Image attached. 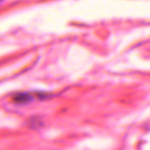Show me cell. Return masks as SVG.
Returning <instances> with one entry per match:
<instances>
[{
  "mask_svg": "<svg viewBox=\"0 0 150 150\" xmlns=\"http://www.w3.org/2000/svg\"><path fill=\"white\" fill-rule=\"evenodd\" d=\"M14 100L16 101V103L25 104V103H29L30 101H32L33 97L29 93H19L17 96H15Z\"/></svg>",
  "mask_w": 150,
  "mask_h": 150,
  "instance_id": "6da1fadb",
  "label": "cell"
}]
</instances>
